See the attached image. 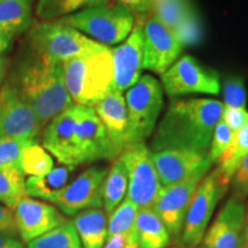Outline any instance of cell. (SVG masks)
<instances>
[{
	"label": "cell",
	"instance_id": "7bdbcfd3",
	"mask_svg": "<svg viewBox=\"0 0 248 248\" xmlns=\"http://www.w3.org/2000/svg\"><path fill=\"white\" fill-rule=\"evenodd\" d=\"M13 39L14 38H12L11 36L0 32V55L4 54L5 52L11 47Z\"/></svg>",
	"mask_w": 248,
	"mask_h": 248
},
{
	"label": "cell",
	"instance_id": "f35d334b",
	"mask_svg": "<svg viewBox=\"0 0 248 248\" xmlns=\"http://www.w3.org/2000/svg\"><path fill=\"white\" fill-rule=\"evenodd\" d=\"M116 2L128 8L133 14L136 21L147 17L153 11V1L152 0H116Z\"/></svg>",
	"mask_w": 248,
	"mask_h": 248
},
{
	"label": "cell",
	"instance_id": "ffe728a7",
	"mask_svg": "<svg viewBox=\"0 0 248 248\" xmlns=\"http://www.w3.org/2000/svg\"><path fill=\"white\" fill-rule=\"evenodd\" d=\"M114 90L123 92L140 79L142 71V30L136 23L123 44L111 49Z\"/></svg>",
	"mask_w": 248,
	"mask_h": 248
},
{
	"label": "cell",
	"instance_id": "52a82bcc",
	"mask_svg": "<svg viewBox=\"0 0 248 248\" xmlns=\"http://www.w3.org/2000/svg\"><path fill=\"white\" fill-rule=\"evenodd\" d=\"M228 188L229 185L223 182L216 169L204 176L186 212L182 230L183 244L197 246L202 241L217 203Z\"/></svg>",
	"mask_w": 248,
	"mask_h": 248
},
{
	"label": "cell",
	"instance_id": "7dc6e473",
	"mask_svg": "<svg viewBox=\"0 0 248 248\" xmlns=\"http://www.w3.org/2000/svg\"><path fill=\"white\" fill-rule=\"evenodd\" d=\"M247 208H248V204H247Z\"/></svg>",
	"mask_w": 248,
	"mask_h": 248
},
{
	"label": "cell",
	"instance_id": "4fadbf2b",
	"mask_svg": "<svg viewBox=\"0 0 248 248\" xmlns=\"http://www.w3.org/2000/svg\"><path fill=\"white\" fill-rule=\"evenodd\" d=\"M151 157L162 187L179 184L188 179L204 176L212 168L208 153L188 150H163L151 152Z\"/></svg>",
	"mask_w": 248,
	"mask_h": 248
},
{
	"label": "cell",
	"instance_id": "603a6c76",
	"mask_svg": "<svg viewBox=\"0 0 248 248\" xmlns=\"http://www.w3.org/2000/svg\"><path fill=\"white\" fill-rule=\"evenodd\" d=\"M32 0H0V32L14 38L30 29Z\"/></svg>",
	"mask_w": 248,
	"mask_h": 248
},
{
	"label": "cell",
	"instance_id": "5b68a950",
	"mask_svg": "<svg viewBox=\"0 0 248 248\" xmlns=\"http://www.w3.org/2000/svg\"><path fill=\"white\" fill-rule=\"evenodd\" d=\"M29 43L37 55L60 63L106 47L78 30L57 21L37 22L31 26Z\"/></svg>",
	"mask_w": 248,
	"mask_h": 248
},
{
	"label": "cell",
	"instance_id": "1f68e13d",
	"mask_svg": "<svg viewBox=\"0 0 248 248\" xmlns=\"http://www.w3.org/2000/svg\"><path fill=\"white\" fill-rule=\"evenodd\" d=\"M139 208L135 203L125 198L114 212L108 215L107 230L108 238L113 235H130L133 233L136 217Z\"/></svg>",
	"mask_w": 248,
	"mask_h": 248
},
{
	"label": "cell",
	"instance_id": "f1b7e54d",
	"mask_svg": "<svg viewBox=\"0 0 248 248\" xmlns=\"http://www.w3.org/2000/svg\"><path fill=\"white\" fill-rule=\"evenodd\" d=\"M28 197L26 175L20 168L0 169V203L11 210Z\"/></svg>",
	"mask_w": 248,
	"mask_h": 248
},
{
	"label": "cell",
	"instance_id": "9a60e30c",
	"mask_svg": "<svg viewBox=\"0 0 248 248\" xmlns=\"http://www.w3.org/2000/svg\"><path fill=\"white\" fill-rule=\"evenodd\" d=\"M202 179V176H198L179 184L162 187L152 207L172 237L177 238L181 235L186 212L198 185Z\"/></svg>",
	"mask_w": 248,
	"mask_h": 248
},
{
	"label": "cell",
	"instance_id": "f6af8a7d",
	"mask_svg": "<svg viewBox=\"0 0 248 248\" xmlns=\"http://www.w3.org/2000/svg\"><path fill=\"white\" fill-rule=\"evenodd\" d=\"M243 248H248V216L245 218L243 231Z\"/></svg>",
	"mask_w": 248,
	"mask_h": 248
},
{
	"label": "cell",
	"instance_id": "ba28073f",
	"mask_svg": "<svg viewBox=\"0 0 248 248\" xmlns=\"http://www.w3.org/2000/svg\"><path fill=\"white\" fill-rule=\"evenodd\" d=\"M120 159L128 171V199L139 209L152 208L159 197L162 185L145 144L135 145L124 151Z\"/></svg>",
	"mask_w": 248,
	"mask_h": 248
},
{
	"label": "cell",
	"instance_id": "2e32d148",
	"mask_svg": "<svg viewBox=\"0 0 248 248\" xmlns=\"http://www.w3.org/2000/svg\"><path fill=\"white\" fill-rule=\"evenodd\" d=\"M13 215L17 233L26 244L67 221L54 206L30 197L18 201Z\"/></svg>",
	"mask_w": 248,
	"mask_h": 248
},
{
	"label": "cell",
	"instance_id": "836d02e7",
	"mask_svg": "<svg viewBox=\"0 0 248 248\" xmlns=\"http://www.w3.org/2000/svg\"><path fill=\"white\" fill-rule=\"evenodd\" d=\"M223 99L224 108H245L247 93L244 79L241 77H229L223 83Z\"/></svg>",
	"mask_w": 248,
	"mask_h": 248
},
{
	"label": "cell",
	"instance_id": "4dcf8cb0",
	"mask_svg": "<svg viewBox=\"0 0 248 248\" xmlns=\"http://www.w3.org/2000/svg\"><path fill=\"white\" fill-rule=\"evenodd\" d=\"M21 170L29 177L44 176L54 168L51 154L40 146L38 141L31 142L24 148L21 155Z\"/></svg>",
	"mask_w": 248,
	"mask_h": 248
},
{
	"label": "cell",
	"instance_id": "bcb514c9",
	"mask_svg": "<svg viewBox=\"0 0 248 248\" xmlns=\"http://www.w3.org/2000/svg\"><path fill=\"white\" fill-rule=\"evenodd\" d=\"M125 248H139L138 245L136 244L135 234L130 235L129 239H128V243H126V245H125Z\"/></svg>",
	"mask_w": 248,
	"mask_h": 248
},
{
	"label": "cell",
	"instance_id": "e575fe53",
	"mask_svg": "<svg viewBox=\"0 0 248 248\" xmlns=\"http://www.w3.org/2000/svg\"><path fill=\"white\" fill-rule=\"evenodd\" d=\"M232 136H233V133L224 123V121L222 119L219 120L215 125V129H214L208 150V156L213 163L218 161L222 154L230 145Z\"/></svg>",
	"mask_w": 248,
	"mask_h": 248
},
{
	"label": "cell",
	"instance_id": "9c48e42d",
	"mask_svg": "<svg viewBox=\"0 0 248 248\" xmlns=\"http://www.w3.org/2000/svg\"><path fill=\"white\" fill-rule=\"evenodd\" d=\"M161 83L171 98L192 93L217 95L221 91L217 71L202 66L191 55H184L173 62L161 75Z\"/></svg>",
	"mask_w": 248,
	"mask_h": 248
},
{
	"label": "cell",
	"instance_id": "30bf717a",
	"mask_svg": "<svg viewBox=\"0 0 248 248\" xmlns=\"http://www.w3.org/2000/svg\"><path fill=\"white\" fill-rule=\"evenodd\" d=\"M136 23L142 30V69L162 75L181 55L183 45L153 14Z\"/></svg>",
	"mask_w": 248,
	"mask_h": 248
},
{
	"label": "cell",
	"instance_id": "4316f807",
	"mask_svg": "<svg viewBox=\"0 0 248 248\" xmlns=\"http://www.w3.org/2000/svg\"><path fill=\"white\" fill-rule=\"evenodd\" d=\"M111 0H38L37 16L44 21L61 18L84 9L109 4Z\"/></svg>",
	"mask_w": 248,
	"mask_h": 248
},
{
	"label": "cell",
	"instance_id": "74e56055",
	"mask_svg": "<svg viewBox=\"0 0 248 248\" xmlns=\"http://www.w3.org/2000/svg\"><path fill=\"white\" fill-rule=\"evenodd\" d=\"M221 119L234 133L248 123V111L246 108H224Z\"/></svg>",
	"mask_w": 248,
	"mask_h": 248
},
{
	"label": "cell",
	"instance_id": "ac0fdd59",
	"mask_svg": "<svg viewBox=\"0 0 248 248\" xmlns=\"http://www.w3.org/2000/svg\"><path fill=\"white\" fill-rule=\"evenodd\" d=\"M246 208L241 200L231 197L217 214L203 237L204 248H243Z\"/></svg>",
	"mask_w": 248,
	"mask_h": 248
},
{
	"label": "cell",
	"instance_id": "8fae6325",
	"mask_svg": "<svg viewBox=\"0 0 248 248\" xmlns=\"http://www.w3.org/2000/svg\"><path fill=\"white\" fill-rule=\"evenodd\" d=\"M107 171V167H90L64 186L52 203L69 216L86 209L101 208L102 185Z\"/></svg>",
	"mask_w": 248,
	"mask_h": 248
},
{
	"label": "cell",
	"instance_id": "3957f363",
	"mask_svg": "<svg viewBox=\"0 0 248 248\" xmlns=\"http://www.w3.org/2000/svg\"><path fill=\"white\" fill-rule=\"evenodd\" d=\"M63 80L74 104L94 107L114 90L111 48L83 54L62 63Z\"/></svg>",
	"mask_w": 248,
	"mask_h": 248
},
{
	"label": "cell",
	"instance_id": "ab89813d",
	"mask_svg": "<svg viewBox=\"0 0 248 248\" xmlns=\"http://www.w3.org/2000/svg\"><path fill=\"white\" fill-rule=\"evenodd\" d=\"M0 233L15 237L18 235L16 226H15L13 210L0 203Z\"/></svg>",
	"mask_w": 248,
	"mask_h": 248
},
{
	"label": "cell",
	"instance_id": "5bb4252c",
	"mask_svg": "<svg viewBox=\"0 0 248 248\" xmlns=\"http://www.w3.org/2000/svg\"><path fill=\"white\" fill-rule=\"evenodd\" d=\"M80 105L74 104L47 123L43 133V147L63 166L76 167V126Z\"/></svg>",
	"mask_w": 248,
	"mask_h": 248
},
{
	"label": "cell",
	"instance_id": "44dd1931",
	"mask_svg": "<svg viewBox=\"0 0 248 248\" xmlns=\"http://www.w3.org/2000/svg\"><path fill=\"white\" fill-rule=\"evenodd\" d=\"M73 224L83 248H102L108 239L107 214L101 208H91L76 214Z\"/></svg>",
	"mask_w": 248,
	"mask_h": 248
},
{
	"label": "cell",
	"instance_id": "c3c4849f",
	"mask_svg": "<svg viewBox=\"0 0 248 248\" xmlns=\"http://www.w3.org/2000/svg\"><path fill=\"white\" fill-rule=\"evenodd\" d=\"M193 248H195V247H193Z\"/></svg>",
	"mask_w": 248,
	"mask_h": 248
},
{
	"label": "cell",
	"instance_id": "7a4b0ae2",
	"mask_svg": "<svg viewBox=\"0 0 248 248\" xmlns=\"http://www.w3.org/2000/svg\"><path fill=\"white\" fill-rule=\"evenodd\" d=\"M32 109L42 125L74 105L63 80L60 62L35 55L23 61L8 80Z\"/></svg>",
	"mask_w": 248,
	"mask_h": 248
},
{
	"label": "cell",
	"instance_id": "7c38bea8",
	"mask_svg": "<svg viewBox=\"0 0 248 248\" xmlns=\"http://www.w3.org/2000/svg\"><path fill=\"white\" fill-rule=\"evenodd\" d=\"M42 126L14 86L6 82L0 90V140L30 139L38 141Z\"/></svg>",
	"mask_w": 248,
	"mask_h": 248
},
{
	"label": "cell",
	"instance_id": "277c9868",
	"mask_svg": "<svg viewBox=\"0 0 248 248\" xmlns=\"http://www.w3.org/2000/svg\"><path fill=\"white\" fill-rule=\"evenodd\" d=\"M79 32L92 37L102 45H116L128 38L136 20L128 8L119 2H109L84 9L57 20Z\"/></svg>",
	"mask_w": 248,
	"mask_h": 248
},
{
	"label": "cell",
	"instance_id": "e0dca14e",
	"mask_svg": "<svg viewBox=\"0 0 248 248\" xmlns=\"http://www.w3.org/2000/svg\"><path fill=\"white\" fill-rule=\"evenodd\" d=\"M106 130L110 147V161H114L130 147L129 122L125 98L113 90L93 107Z\"/></svg>",
	"mask_w": 248,
	"mask_h": 248
},
{
	"label": "cell",
	"instance_id": "d6986e66",
	"mask_svg": "<svg viewBox=\"0 0 248 248\" xmlns=\"http://www.w3.org/2000/svg\"><path fill=\"white\" fill-rule=\"evenodd\" d=\"M76 152L78 166L99 160L110 161L106 130L92 107L80 106L76 126Z\"/></svg>",
	"mask_w": 248,
	"mask_h": 248
},
{
	"label": "cell",
	"instance_id": "7402d4cb",
	"mask_svg": "<svg viewBox=\"0 0 248 248\" xmlns=\"http://www.w3.org/2000/svg\"><path fill=\"white\" fill-rule=\"evenodd\" d=\"M133 234L139 248H166L170 243L169 232L152 208L138 210Z\"/></svg>",
	"mask_w": 248,
	"mask_h": 248
},
{
	"label": "cell",
	"instance_id": "83f0119b",
	"mask_svg": "<svg viewBox=\"0 0 248 248\" xmlns=\"http://www.w3.org/2000/svg\"><path fill=\"white\" fill-rule=\"evenodd\" d=\"M154 15L173 33L183 23L193 16L195 11L188 0H152Z\"/></svg>",
	"mask_w": 248,
	"mask_h": 248
},
{
	"label": "cell",
	"instance_id": "d590c367",
	"mask_svg": "<svg viewBox=\"0 0 248 248\" xmlns=\"http://www.w3.org/2000/svg\"><path fill=\"white\" fill-rule=\"evenodd\" d=\"M175 36L181 42L183 47L185 45L190 46L198 44L202 37V29H201V23L198 15L194 14L186 22L183 23L175 32Z\"/></svg>",
	"mask_w": 248,
	"mask_h": 248
},
{
	"label": "cell",
	"instance_id": "d6a6232c",
	"mask_svg": "<svg viewBox=\"0 0 248 248\" xmlns=\"http://www.w3.org/2000/svg\"><path fill=\"white\" fill-rule=\"evenodd\" d=\"M37 140L30 139H2L0 140V169L20 168L24 148Z\"/></svg>",
	"mask_w": 248,
	"mask_h": 248
},
{
	"label": "cell",
	"instance_id": "f546056e",
	"mask_svg": "<svg viewBox=\"0 0 248 248\" xmlns=\"http://www.w3.org/2000/svg\"><path fill=\"white\" fill-rule=\"evenodd\" d=\"M27 248H83L73 222L66 221L53 230L29 241Z\"/></svg>",
	"mask_w": 248,
	"mask_h": 248
},
{
	"label": "cell",
	"instance_id": "8d00e7d4",
	"mask_svg": "<svg viewBox=\"0 0 248 248\" xmlns=\"http://www.w3.org/2000/svg\"><path fill=\"white\" fill-rule=\"evenodd\" d=\"M230 184L233 193L232 197L244 201L248 195V153L235 170Z\"/></svg>",
	"mask_w": 248,
	"mask_h": 248
},
{
	"label": "cell",
	"instance_id": "d4e9b609",
	"mask_svg": "<svg viewBox=\"0 0 248 248\" xmlns=\"http://www.w3.org/2000/svg\"><path fill=\"white\" fill-rule=\"evenodd\" d=\"M128 192V171L123 161L114 160L102 185V207L105 213L109 215L122 201Z\"/></svg>",
	"mask_w": 248,
	"mask_h": 248
},
{
	"label": "cell",
	"instance_id": "484cf974",
	"mask_svg": "<svg viewBox=\"0 0 248 248\" xmlns=\"http://www.w3.org/2000/svg\"><path fill=\"white\" fill-rule=\"evenodd\" d=\"M248 153V123L244 128L238 130L232 136L231 142L226 148L222 156L219 157L217 163L216 171L219 177L230 185L231 179L233 177L235 170L238 169L241 161Z\"/></svg>",
	"mask_w": 248,
	"mask_h": 248
},
{
	"label": "cell",
	"instance_id": "ee69618b",
	"mask_svg": "<svg viewBox=\"0 0 248 248\" xmlns=\"http://www.w3.org/2000/svg\"><path fill=\"white\" fill-rule=\"evenodd\" d=\"M8 71V60L4 55H0V90L2 88V83L6 78Z\"/></svg>",
	"mask_w": 248,
	"mask_h": 248
},
{
	"label": "cell",
	"instance_id": "b9f144b4",
	"mask_svg": "<svg viewBox=\"0 0 248 248\" xmlns=\"http://www.w3.org/2000/svg\"><path fill=\"white\" fill-rule=\"evenodd\" d=\"M0 248H26L20 240L15 237L0 233Z\"/></svg>",
	"mask_w": 248,
	"mask_h": 248
},
{
	"label": "cell",
	"instance_id": "cb8c5ba5",
	"mask_svg": "<svg viewBox=\"0 0 248 248\" xmlns=\"http://www.w3.org/2000/svg\"><path fill=\"white\" fill-rule=\"evenodd\" d=\"M74 170L75 167L61 166L53 168L44 176L26 178L28 197L53 202L59 192L68 184V179Z\"/></svg>",
	"mask_w": 248,
	"mask_h": 248
},
{
	"label": "cell",
	"instance_id": "8992f818",
	"mask_svg": "<svg viewBox=\"0 0 248 248\" xmlns=\"http://www.w3.org/2000/svg\"><path fill=\"white\" fill-rule=\"evenodd\" d=\"M130 147L145 144L153 133L163 107V90L151 75H144L126 92Z\"/></svg>",
	"mask_w": 248,
	"mask_h": 248
},
{
	"label": "cell",
	"instance_id": "60d3db41",
	"mask_svg": "<svg viewBox=\"0 0 248 248\" xmlns=\"http://www.w3.org/2000/svg\"><path fill=\"white\" fill-rule=\"evenodd\" d=\"M130 235L120 234V235H113V237H109L102 248H125V245L128 243Z\"/></svg>",
	"mask_w": 248,
	"mask_h": 248
},
{
	"label": "cell",
	"instance_id": "6da1fadb",
	"mask_svg": "<svg viewBox=\"0 0 248 248\" xmlns=\"http://www.w3.org/2000/svg\"><path fill=\"white\" fill-rule=\"evenodd\" d=\"M224 105L214 99H178L170 102L151 141V152L188 150L208 153Z\"/></svg>",
	"mask_w": 248,
	"mask_h": 248
}]
</instances>
